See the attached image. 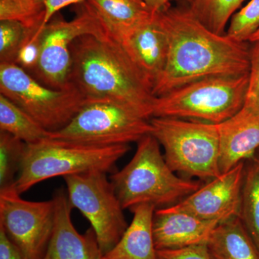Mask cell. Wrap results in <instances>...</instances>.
<instances>
[{
  "label": "cell",
  "mask_w": 259,
  "mask_h": 259,
  "mask_svg": "<svg viewBox=\"0 0 259 259\" xmlns=\"http://www.w3.org/2000/svg\"><path fill=\"white\" fill-rule=\"evenodd\" d=\"M157 15L168 37V55L164 71L153 89L155 97L206 78L249 73L250 42L211 31L189 6L169 5Z\"/></svg>",
  "instance_id": "6da1fadb"
},
{
  "label": "cell",
  "mask_w": 259,
  "mask_h": 259,
  "mask_svg": "<svg viewBox=\"0 0 259 259\" xmlns=\"http://www.w3.org/2000/svg\"><path fill=\"white\" fill-rule=\"evenodd\" d=\"M71 55L70 82L87 100L120 102L152 118L156 98L152 86L111 35L79 37Z\"/></svg>",
  "instance_id": "7a4b0ae2"
},
{
  "label": "cell",
  "mask_w": 259,
  "mask_h": 259,
  "mask_svg": "<svg viewBox=\"0 0 259 259\" xmlns=\"http://www.w3.org/2000/svg\"><path fill=\"white\" fill-rule=\"evenodd\" d=\"M116 194L124 209L141 204L157 209L171 207L198 190V181L177 176L162 155L161 145L150 134L138 142L134 157L110 176Z\"/></svg>",
  "instance_id": "3957f363"
},
{
  "label": "cell",
  "mask_w": 259,
  "mask_h": 259,
  "mask_svg": "<svg viewBox=\"0 0 259 259\" xmlns=\"http://www.w3.org/2000/svg\"><path fill=\"white\" fill-rule=\"evenodd\" d=\"M131 149L129 144L95 146L47 139L27 144L17 177L23 194L42 181L90 171L115 172L116 163Z\"/></svg>",
  "instance_id": "277c9868"
},
{
  "label": "cell",
  "mask_w": 259,
  "mask_h": 259,
  "mask_svg": "<svg viewBox=\"0 0 259 259\" xmlns=\"http://www.w3.org/2000/svg\"><path fill=\"white\" fill-rule=\"evenodd\" d=\"M152 134L164 149L170 168L185 178L208 182L222 174L217 125L193 120L154 117Z\"/></svg>",
  "instance_id": "5b68a950"
},
{
  "label": "cell",
  "mask_w": 259,
  "mask_h": 259,
  "mask_svg": "<svg viewBox=\"0 0 259 259\" xmlns=\"http://www.w3.org/2000/svg\"><path fill=\"white\" fill-rule=\"evenodd\" d=\"M249 73L206 78L156 97L153 117H172L222 123L244 105Z\"/></svg>",
  "instance_id": "8992f818"
},
{
  "label": "cell",
  "mask_w": 259,
  "mask_h": 259,
  "mask_svg": "<svg viewBox=\"0 0 259 259\" xmlns=\"http://www.w3.org/2000/svg\"><path fill=\"white\" fill-rule=\"evenodd\" d=\"M151 119L128 105L108 100H87L64 128L49 138L95 146L139 142L152 134Z\"/></svg>",
  "instance_id": "52a82bcc"
},
{
  "label": "cell",
  "mask_w": 259,
  "mask_h": 259,
  "mask_svg": "<svg viewBox=\"0 0 259 259\" xmlns=\"http://www.w3.org/2000/svg\"><path fill=\"white\" fill-rule=\"evenodd\" d=\"M0 94L49 133L66 127L87 102L74 85L54 90L15 64H0Z\"/></svg>",
  "instance_id": "ba28073f"
},
{
  "label": "cell",
  "mask_w": 259,
  "mask_h": 259,
  "mask_svg": "<svg viewBox=\"0 0 259 259\" xmlns=\"http://www.w3.org/2000/svg\"><path fill=\"white\" fill-rule=\"evenodd\" d=\"M76 13L70 21L56 15L39 31L41 32L40 58L32 76L54 90H64L72 85L70 82L71 47L75 40L87 35H111L88 2L77 4Z\"/></svg>",
  "instance_id": "9c48e42d"
},
{
  "label": "cell",
  "mask_w": 259,
  "mask_h": 259,
  "mask_svg": "<svg viewBox=\"0 0 259 259\" xmlns=\"http://www.w3.org/2000/svg\"><path fill=\"white\" fill-rule=\"evenodd\" d=\"M73 208L79 209L91 224L102 255L113 248L128 225L106 172L90 171L63 177Z\"/></svg>",
  "instance_id": "30bf717a"
},
{
  "label": "cell",
  "mask_w": 259,
  "mask_h": 259,
  "mask_svg": "<svg viewBox=\"0 0 259 259\" xmlns=\"http://www.w3.org/2000/svg\"><path fill=\"white\" fill-rule=\"evenodd\" d=\"M16 184L0 190V228L28 259H41L54 222V199L32 202L22 198Z\"/></svg>",
  "instance_id": "8fae6325"
},
{
  "label": "cell",
  "mask_w": 259,
  "mask_h": 259,
  "mask_svg": "<svg viewBox=\"0 0 259 259\" xmlns=\"http://www.w3.org/2000/svg\"><path fill=\"white\" fill-rule=\"evenodd\" d=\"M245 168V161L241 162L229 171L206 182L194 193L171 206L172 208L205 221L221 223L240 217Z\"/></svg>",
  "instance_id": "7c38bea8"
},
{
  "label": "cell",
  "mask_w": 259,
  "mask_h": 259,
  "mask_svg": "<svg viewBox=\"0 0 259 259\" xmlns=\"http://www.w3.org/2000/svg\"><path fill=\"white\" fill-rule=\"evenodd\" d=\"M54 231L47 251L41 259H101L96 234L90 227L83 234L76 231L71 220L72 206L66 191L56 190Z\"/></svg>",
  "instance_id": "4fadbf2b"
},
{
  "label": "cell",
  "mask_w": 259,
  "mask_h": 259,
  "mask_svg": "<svg viewBox=\"0 0 259 259\" xmlns=\"http://www.w3.org/2000/svg\"><path fill=\"white\" fill-rule=\"evenodd\" d=\"M118 42L153 89L164 71L168 55V37L157 12Z\"/></svg>",
  "instance_id": "5bb4252c"
},
{
  "label": "cell",
  "mask_w": 259,
  "mask_h": 259,
  "mask_svg": "<svg viewBox=\"0 0 259 259\" xmlns=\"http://www.w3.org/2000/svg\"><path fill=\"white\" fill-rule=\"evenodd\" d=\"M220 223L200 219L171 207L156 209L153 233L156 249L175 250L207 244Z\"/></svg>",
  "instance_id": "9a60e30c"
},
{
  "label": "cell",
  "mask_w": 259,
  "mask_h": 259,
  "mask_svg": "<svg viewBox=\"0 0 259 259\" xmlns=\"http://www.w3.org/2000/svg\"><path fill=\"white\" fill-rule=\"evenodd\" d=\"M222 173L253 158L259 148V115L242 108L217 125Z\"/></svg>",
  "instance_id": "2e32d148"
},
{
  "label": "cell",
  "mask_w": 259,
  "mask_h": 259,
  "mask_svg": "<svg viewBox=\"0 0 259 259\" xmlns=\"http://www.w3.org/2000/svg\"><path fill=\"white\" fill-rule=\"evenodd\" d=\"M155 210L151 204H141L131 209L132 222L118 243L101 259H158L153 233Z\"/></svg>",
  "instance_id": "e0dca14e"
},
{
  "label": "cell",
  "mask_w": 259,
  "mask_h": 259,
  "mask_svg": "<svg viewBox=\"0 0 259 259\" xmlns=\"http://www.w3.org/2000/svg\"><path fill=\"white\" fill-rule=\"evenodd\" d=\"M109 33L119 41L154 13L144 0H86Z\"/></svg>",
  "instance_id": "ac0fdd59"
},
{
  "label": "cell",
  "mask_w": 259,
  "mask_h": 259,
  "mask_svg": "<svg viewBox=\"0 0 259 259\" xmlns=\"http://www.w3.org/2000/svg\"><path fill=\"white\" fill-rule=\"evenodd\" d=\"M211 259H259V249L239 217L220 223L207 243Z\"/></svg>",
  "instance_id": "d6986e66"
},
{
  "label": "cell",
  "mask_w": 259,
  "mask_h": 259,
  "mask_svg": "<svg viewBox=\"0 0 259 259\" xmlns=\"http://www.w3.org/2000/svg\"><path fill=\"white\" fill-rule=\"evenodd\" d=\"M0 131L8 133L27 144L40 142L50 135L28 113L1 94Z\"/></svg>",
  "instance_id": "ffe728a7"
},
{
  "label": "cell",
  "mask_w": 259,
  "mask_h": 259,
  "mask_svg": "<svg viewBox=\"0 0 259 259\" xmlns=\"http://www.w3.org/2000/svg\"><path fill=\"white\" fill-rule=\"evenodd\" d=\"M239 218L259 249V163L253 158L245 161Z\"/></svg>",
  "instance_id": "44dd1931"
},
{
  "label": "cell",
  "mask_w": 259,
  "mask_h": 259,
  "mask_svg": "<svg viewBox=\"0 0 259 259\" xmlns=\"http://www.w3.org/2000/svg\"><path fill=\"white\" fill-rule=\"evenodd\" d=\"M245 0H190L192 14L206 28L218 35H225L233 15Z\"/></svg>",
  "instance_id": "7402d4cb"
},
{
  "label": "cell",
  "mask_w": 259,
  "mask_h": 259,
  "mask_svg": "<svg viewBox=\"0 0 259 259\" xmlns=\"http://www.w3.org/2000/svg\"><path fill=\"white\" fill-rule=\"evenodd\" d=\"M27 144L0 131V190L16 182Z\"/></svg>",
  "instance_id": "603a6c76"
},
{
  "label": "cell",
  "mask_w": 259,
  "mask_h": 259,
  "mask_svg": "<svg viewBox=\"0 0 259 259\" xmlns=\"http://www.w3.org/2000/svg\"><path fill=\"white\" fill-rule=\"evenodd\" d=\"M45 11L36 0H0V20H16L28 30H40Z\"/></svg>",
  "instance_id": "cb8c5ba5"
},
{
  "label": "cell",
  "mask_w": 259,
  "mask_h": 259,
  "mask_svg": "<svg viewBox=\"0 0 259 259\" xmlns=\"http://www.w3.org/2000/svg\"><path fill=\"white\" fill-rule=\"evenodd\" d=\"M34 32L16 20H0V64H15L19 51Z\"/></svg>",
  "instance_id": "d4e9b609"
},
{
  "label": "cell",
  "mask_w": 259,
  "mask_h": 259,
  "mask_svg": "<svg viewBox=\"0 0 259 259\" xmlns=\"http://www.w3.org/2000/svg\"><path fill=\"white\" fill-rule=\"evenodd\" d=\"M259 29V0H250L232 17L226 35L238 42H249Z\"/></svg>",
  "instance_id": "484cf974"
},
{
  "label": "cell",
  "mask_w": 259,
  "mask_h": 259,
  "mask_svg": "<svg viewBox=\"0 0 259 259\" xmlns=\"http://www.w3.org/2000/svg\"><path fill=\"white\" fill-rule=\"evenodd\" d=\"M250 44L249 80L242 108L259 115V40Z\"/></svg>",
  "instance_id": "4316f807"
},
{
  "label": "cell",
  "mask_w": 259,
  "mask_h": 259,
  "mask_svg": "<svg viewBox=\"0 0 259 259\" xmlns=\"http://www.w3.org/2000/svg\"><path fill=\"white\" fill-rule=\"evenodd\" d=\"M41 32L37 31L26 39L19 51L15 64L30 75L36 69L40 58Z\"/></svg>",
  "instance_id": "83f0119b"
},
{
  "label": "cell",
  "mask_w": 259,
  "mask_h": 259,
  "mask_svg": "<svg viewBox=\"0 0 259 259\" xmlns=\"http://www.w3.org/2000/svg\"><path fill=\"white\" fill-rule=\"evenodd\" d=\"M158 259H211L207 244L175 250H157Z\"/></svg>",
  "instance_id": "f1b7e54d"
},
{
  "label": "cell",
  "mask_w": 259,
  "mask_h": 259,
  "mask_svg": "<svg viewBox=\"0 0 259 259\" xmlns=\"http://www.w3.org/2000/svg\"><path fill=\"white\" fill-rule=\"evenodd\" d=\"M39 4L41 5L45 11V18L41 30L46 25L54 18L58 12L66 7L71 5H77L86 0H36Z\"/></svg>",
  "instance_id": "f546056e"
},
{
  "label": "cell",
  "mask_w": 259,
  "mask_h": 259,
  "mask_svg": "<svg viewBox=\"0 0 259 259\" xmlns=\"http://www.w3.org/2000/svg\"><path fill=\"white\" fill-rule=\"evenodd\" d=\"M0 259H28L0 228Z\"/></svg>",
  "instance_id": "4dcf8cb0"
},
{
  "label": "cell",
  "mask_w": 259,
  "mask_h": 259,
  "mask_svg": "<svg viewBox=\"0 0 259 259\" xmlns=\"http://www.w3.org/2000/svg\"><path fill=\"white\" fill-rule=\"evenodd\" d=\"M172 1H175V0H144L148 8L153 12H158L163 8H166L168 5H171ZM182 1L189 4L190 0H182Z\"/></svg>",
  "instance_id": "1f68e13d"
},
{
  "label": "cell",
  "mask_w": 259,
  "mask_h": 259,
  "mask_svg": "<svg viewBox=\"0 0 259 259\" xmlns=\"http://www.w3.org/2000/svg\"><path fill=\"white\" fill-rule=\"evenodd\" d=\"M259 40V29L257 30L255 34H253L252 35V37H250L249 42H253L255 41H258Z\"/></svg>",
  "instance_id": "d6a6232c"
},
{
  "label": "cell",
  "mask_w": 259,
  "mask_h": 259,
  "mask_svg": "<svg viewBox=\"0 0 259 259\" xmlns=\"http://www.w3.org/2000/svg\"><path fill=\"white\" fill-rule=\"evenodd\" d=\"M253 158L255 160V161L257 162V163H259V148L258 150H257V151L255 152L254 156H253Z\"/></svg>",
  "instance_id": "836d02e7"
}]
</instances>
